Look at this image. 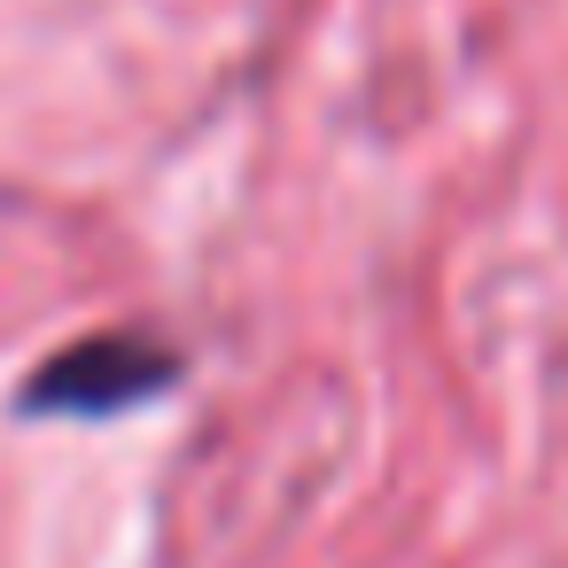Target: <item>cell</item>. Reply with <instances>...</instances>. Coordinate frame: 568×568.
<instances>
[{"label":"cell","instance_id":"6da1fadb","mask_svg":"<svg viewBox=\"0 0 568 568\" xmlns=\"http://www.w3.org/2000/svg\"><path fill=\"white\" fill-rule=\"evenodd\" d=\"M172 374H180V358H172L164 343H149V335H87V343L55 351V358L32 374L24 405H32V413H79V420H94V413L149 405Z\"/></svg>","mask_w":568,"mask_h":568}]
</instances>
